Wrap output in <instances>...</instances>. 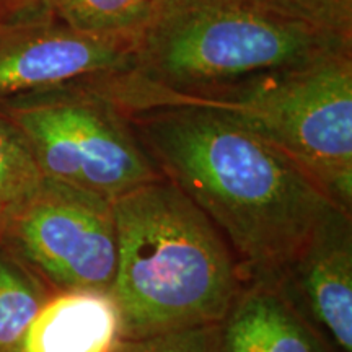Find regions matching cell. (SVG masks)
I'll list each match as a JSON object with an SVG mask.
<instances>
[{
    "label": "cell",
    "instance_id": "obj_1",
    "mask_svg": "<svg viewBox=\"0 0 352 352\" xmlns=\"http://www.w3.org/2000/svg\"><path fill=\"white\" fill-rule=\"evenodd\" d=\"M127 114L160 173L208 215L248 280L283 283L316 228L341 209L289 157L217 113Z\"/></svg>",
    "mask_w": 352,
    "mask_h": 352
},
{
    "label": "cell",
    "instance_id": "obj_2",
    "mask_svg": "<svg viewBox=\"0 0 352 352\" xmlns=\"http://www.w3.org/2000/svg\"><path fill=\"white\" fill-rule=\"evenodd\" d=\"M111 202L118 264L109 294L122 340L219 324L241 274L208 215L165 176Z\"/></svg>",
    "mask_w": 352,
    "mask_h": 352
},
{
    "label": "cell",
    "instance_id": "obj_3",
    "mask_svg": "<svg viewBox=\"0 0 352 352\" xmlns=\"http://www.w3.org/2000/svg\"><path fill=\"white\" fill-rule=\"evenodd\" d=\"M91 83L126 113L164 107L217 113L283 152L338 208L351 212L352 51L201 90H165L127 72Z\"/></svg>",
    "mask_w": 352,
    "mask_h": 352
},
{
    "label": "cell",
    "instance_id": "obj_4",
    "mask_svg": "<svg viewBox=\"0 0 352 352\" xmlns=\"http://www.w3.org/2000/svg\"><path fill=\"white\" fill-rule=\"evenodd\" d=\"M352 44L263 0H152L126 70L175 91L287 69Z\"/></svg>",
    "mask_w": 352,
    "mask_h": 352
},
{
    "label": "cell",
    "instance_id": "obj_5",
    "mask_svg": "<svg viewBox=\"0 0 352 352\" xmlns=\"http://www.w3.org/2000/svg\"><path fill=\"white\" fill-rule=\"evenodd\" d=\"M0 109L25 135L51 182L113 201L164 176L129 114L90 78L13 96Z\"/></svg>",
    "mask_w": 352,
    "mask_h": 352
},
{
    "label": "cell",
    "instance_id": "obj_6",
    "mask_svg": "<svg viewBox=\"0 0 352 352\" xmlns=\"http://www.w3.org/2000/svg\"><path fill=\"white\" fill-rule=\"evenodd\" d=\"M0 245L56 292H109L118 264L113 202L44 178L0 217Z\"/></svg>",
    "mask_w": 352,
    "mask_h": 352
},
{
    "label": "cell",
    "instance_id": "obj_7",
    "mask_svg": "<svg viewBox=\"0 0 352 352\" xmlns=\"http://www.w3.org/2000/svg\"><path fill=\"white\" fill-rule=\"evenodd\" d=\"M134 34H94L32 10L0 19V103L13 96L126 72Z\"/></svg>",
    "mask_w": 352,
    "mask_h": 352
},
{
    "label": "cell",
    "instance_id": "obj_8",
    "mask_svg": "<svg viewBox=\"0 0 352 352\" xmlns=\"http://www.w3.org/2000/svg\"><path fill=\"white\" fill-rule=\"evenodd\" d=\"M297 290L300 308L338 352H352L351 214L336 209L316 228L280 283Z\"/></svg>",
    "mask_w": 352,
    "mask_h": 352
},
{
    "label": "cell",
    "instance_id": "obj_9",
    "mask_svg": "<svg viewBox=\"0 0 352 352\" xmlns=\"http://www.w3.org/2000/svg\"><path fill=\"white\" fill-rule=\"evenodd\" d=\"M219 352H338L279 283L250 280L219 323Z\"/></svg>",
    "mask_w": 352,
    "mask_h": 352
},
{
    "label": "cell",
    "instance_id": "obj_10",
    "mask_svg": "<svg viewBox=\"0 0 352 352\" xmlns=\"http://www.w3.org/2000/svg\"><path fill=\"white\" fill-rule=\"evenodd\" d=\"M122 324L109 292H56L39 308L20 352H116Z\"/></svg>",
    "mask_w": 352,
    "mask_h": 352
},
{
    "label": "cell",
    "instance_id": "obj_11",
    "mask_svg": "<svg viewBox=\"0 0 352 352\" xmlns=\"http://www.w3.org/2000/svg\"><path fill=\"white\" fill-rule=\"evenodd\" d=\"M47 285L0 245V352H20L39 308L51 296Z\"/></svg>",
    "mask_w": 352,
    "mask_h": 352
},
{
    "label": "cell",
    "instance_id": "obj_12",
    "mask_svg": "<svg viewBox=\"0 0 352 352\" xmlns=\"http://www.w3.org/2000/svg\"><path fill=\"white\" fill-rule=\"evenodd\" d=\"M151 3L152 0H43L39 8L85 33L134 34Z\"/></svg>",
    "mask_w": 352,
    "mask_h": 352
},
{
    "label": "cell",
    "instance_id": "obj_13",
    "mask_svg": "<svg viewBox=\"0 0 352 352\" xmlns=\"http://www.w3.org/2000/svg\"><path fill=\"white\" fill-rule=\"evenodd\" d=\"M43 183L25 135L0 109V217L28 201Z\"/></svg>",
    "mask_w": 352,
    "mask_h": 352
},
{
    "label": "cell",
    "instance_id": "obj_14",
    "mask_svg": "<svg viewBox=\"0 0 352 352\" xmlns=\"http://www.w3.org/2000/svg\"><path fill=\"white\" fill-rule=\"evenodd\" d=\"M352 44V0H263Z\"/></svg>",
    "mask_w": 352,
    "mask_h": 352
},
{
    "label": "cell",
    "instance_id": "obj_15",
    "mask_svg": "<svg viewBox=\"0 0 352 352\" xmlns=\"http://www.w3.org/2000/svg\"><path fill=\"white\" fill-rule=\"evenodd\" d=\"M116 352H219V324L122 341Z\"/></svg>",
    "mask_w": 352,
    "mask_h": 352
},
{
    "label": "cell",
    "instance_id": "obj_16",
    "mask_svg": "<svg viewBox=\"0 0 352 352\" xmlns=\"http://www.w3.org/2000/svg\"><path fill=\"white\" fill-rule=\"evenodd\" d=\"M43 0H3L2 8H0V19H8V16L20 15L36 10L41 6Z\"/></svg>",
    "mask_w": 352,
    "mask_h": 352
},
{
    "label": "cell",
    "instance_id": "obj_17",
    "mask_svg": "<svg viewBox=\"0 0 352 352\" xmlns=\"http://www.w3.org/2000/svg\"><path fill=\"white\" fill-rule=\"evenodd\" d=\"M2 3H3V0H0V8H2Z\"/></svg>",
    "mask_w": 352,
    "mask_h": 352
}]
</instances>
